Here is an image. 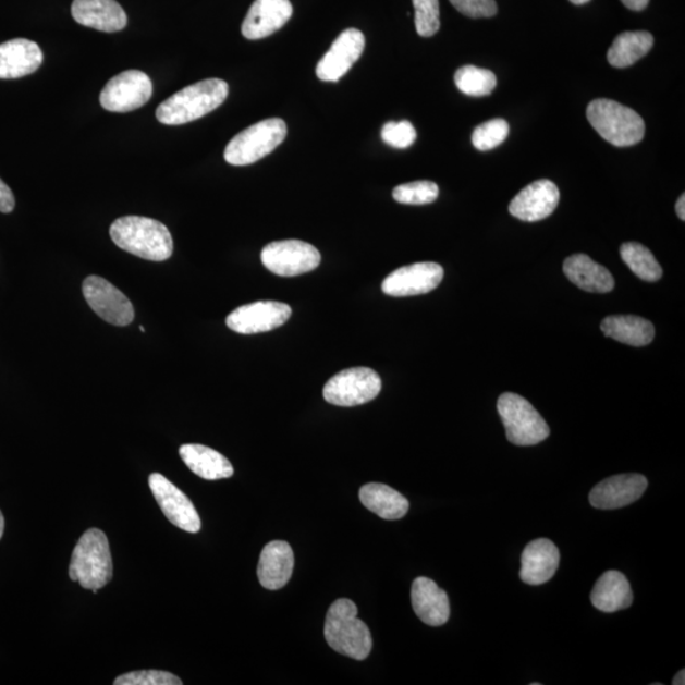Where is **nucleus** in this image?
Here are the masks:
<instances>
[{
    "mask_svg": "<svg viewBox=\"0 0 685 685\" xmlns=\"http://www.w3.org/2000/svg\"><path fill=\"white\" fill-rule=\"evenodd\" d=\"M110 235L115 245L138 258L164 261L172 257L171 231L160 221L142 217H125L113 221Z\"/></svg>",
    "mask_w": 685,
    "mask_h": 685,
    "instance_id": "f257e3e1",
    "label": "nucleus"
},
{
    "mask_svg": "<svg viewBox=\"0 0 685 685\" xmlns=\"http://www.w3.org/2000/svg\"><path fill=\"white\" fill-rule=\"evenodd\" d=\"M228 96L225 81L212 78L198 82L166 99L157 109V119L169 126L184 125L217 110Z\"/></svg>",
    "mask_w": 685,
    "mask_h": 685,
    "instance_id": "f03ea898",
    "label": "nucleus"
},
{
    "mask_svg": "<svg viewBox=\"0 0 685 685\" xmlns=\"http://www.w3.org/2000/svg\"><path fill=\"white\" fill-rule=\"evenodd\" d=\"M325 635L330 648L354 660L367 659L372 650L371 631L358 619V608L351 599H338L330 606Z\"/></svg>",
    "mask_w": 685,
    "mask_h": 685,
    "instance_id": "7ed1b4c3",
    "label": "nucleus"
},
{
    "mask_svg": "<svg viewBox=\"0 0 685 685\" xmlns=\"http://www.w3.org/2000/svg\"><path fill=\"white\" fill-rule=\"evenodd\" d=\"M113 564L109 538L91 528L81 537L73 551L69 577L84 589H101L112 579Z\"/></svg>",
    "mask_w": 685,
    "mask_h": 685,
    "instance_id": "20e7f679",
    "label": "nucleus"
},
{
    "mask_svg": "<svg viewBox=\"0 0 685 685\" xmlns=\"http://www.w3.org/2000/svg\"><path fill=\"white\" fill-rule=\"evenodd\" d=\"M587 118L592 129L606 142L619 148L636 145L643 142L645 136V122L641 115L611 99L592 101L588 106Z\"/></svg>",
    "mask_w": 685,
    "mask_h": 685,
    "instance_id": "39448f33",
    "label": "nucleus"
},
{
    "mask_svg": "<svg viewBox=\"0 0 685 685\" xmlns=\"http://www.w3.org/2000/svg\"><path fill=\"white\" fill-rule=\"evenodd\" d=\"M286 136L288 125L282 119L260 121L233 137L227 146L225 160L235 167L256 163L279 148Z\"/></svg>",
    "mask_w": 685,
    "mask_h": 685,
    "instance_id": "423d86ee",
    "label": "nucleus"
},
{
    "mask_svg": "<svg viewBox=\"0 0 685 685\" xmlns=\"http://www.w3.org/2000/svg\"><path fill=\"white\" fill-rule=\"evenodd\" d=\"M506 440L517 445H535L548 440L550 428L534 405L525 397L505 392L498 400Z\"/></svg>",
    "mask_w": 685,
    "mask_h": 685,
    "instance_id": "0eeeda50",
    "label": "nucleus"
},
{
    "mask_svg": "<svg viewBox=\"0 0 685 685\" xmlns=\"http://www.w3.org/2000/svg\"><path fill=\"white\" fill-rule=\"evenodd\" d=\"M381 387L380 376L374 369L356 367L332 377L322 394L329 404L351 407L372 402L379 396Z\"/></svg>",
    "mask_w": 685,
    "mask_h": 685,
    "instance_id": "6e6552de",
    "label": "nucleus"
},
{
    "mask_svg": "<svg viewBox=\"0 0 685 685\" xmlns=\"http://www.w3.org/2000/svg\"><path fill=\"white\" fill-rule=\"evenodd\" d=\"M260 258L268 271L282 277L311 272L321 261L320 253L315 246L295 238L266 245Z\"/></svg>",
    "mask_w": 685,
    "mask_h": 685,
    "instance_id": "1a4fd4ad",
    "label": "nucleus"
},
{
    "mask_svg": "<svg viewBox=\"0 0 685 685\" xmlns=\"http://www.w3.org/2000/svg\"><path fill=\"white\" fill-rule=\"evenodd\" d=\"M83 295L90 309L112 326L126 327L135 318L134 306L130 299L102 277H87L83 282Z\"/></svg>",
    "mask_w": 685,
    "mask_h": 685,
    "instance_id": "9d476101",
    "label": "nucleus"
},
{
    "mask_svg": "<svg viewBox=\"0 0 685 685\" xmlns=\"http://www.w3.org/2000/svg\"><path fill=\"white\" fill-rule=\"evenodd\" d=\"M151 95L149 76L140 71H127L106 84L99 102L107 111L125 113L140 109L149 102Z\"/></svg>",
    "mask_w": 685,
    "mask_h": 685,
    "instance_id": "9b49d317",
    "label": "nucleus"
},
{
    "mask_svg": "<svg viewBox=\"0 0 685 685\" xmlns=\"http://www.w3.org/2000/svg\"><path fill=\"white\" fill-rule=\"evenodd\" d=\"M149 487L160 510L175 527L189 534H197L201 529V518L194 503L182 490L160 474H151Z\"/></svg>",
    "mask_w": 685,
    "mask_h": 685,
    "instance_id": "f8f14e48",
    "label": "nucleus"
},
{
    "mask_svg": "<svg viewBox=\"0 0 685 685\" xmlns=\"http://www.w3.org/2000/svg\"><path fill=\"white\" fill-rule=\"evenodd\" d=\"M288 304L277 302H257L237 307L229 314L227 326L238 334H258L280 328L291 317Z\"/></svg>",
    "mask_w": 685,
    "mask_h": 685,
    "instance_id": "ddd939ff",
    "label": "nucleus"
},
{
    "mask_svg": "<svg viewBox=\"0 0 685 685\" xmlns=\"http://www.w3.org/2000/svg\"><path fill=\"white\" fill-rule=\"evenodd\" d=\"M443 276L440 265L421 261L390 273L382 282V291L394 297L425 295L440 286Z\"/></svg>",
    "mask_w": 685,
    "mask_h": 685,
    "instance_id": "4468645a",
    "label": "nucleus"
},
{
    "mask_svg": "<svg viewBox=\"0 0 685 685\" xmlns=\"http://www.w3.org/2000/svg\"><path fill=\"white\" fill-rule=\"evenodd\" d=\"M365 45V35L359 29H345L319 61L318 78L322 82H338L343 78L364 53Z\"/></svg>",
    "mask_w": 685,
    "mask_h": 685,
    "instance_id": "2eb2a0df",
    "label": "nucleus"
},
{
    "mask_svg": "<svg viewBox=\"0 0 685 685\" xmlns=\"http://www.w3.org/2000/svg\"><path fill=\"white\" fill-rule=\"evenodd\" d=\"M648 488V479L640 474H623L608 477L590 491L589 502L597 510H619L637 502Z\"/></svg>",
    "mask_w": 685,
    "mask_h": 685,
    "instance_id": "dca6fc26",
    "label": "nucleus"
},
{
    "mask_svg": "<svg viewBox=\"0 0 685 685\" xmlns=\"http://www.w3.org/2000/svg\"><path fill=\"white\" fill-rule=\"evenodd\" d=\"M559 203L560 191L556 184L549 180H540L530 183L513 198L510 212L518 220L536 222L551 217Z\"/></svg>",
    "mask_w": 685,
    "mask_h": 685,
    "instance_id": "f3484780",
    "label": "nucleus"
},
{
    "mask_svg": "<svg viewBox=\"0 0 685 685\" xmlns=\"http://www.w3.org/2000/svg\"><path fill=\"white\" fill-rule=\"evenodd\" d=\"M294 7L290 0H256L242 25L248 40H260L281 29L292 17Z\"/></svg>",
    "mask_w": 685,
    "mask_h": 685,
    "instance_id": "a211bd4d",
    "label": "nucleus"
},
{
    "mask_svg": "<svg viewBox=\"0 0 685 685\" xmlns=\"http://www.w3.org/2000/svg\"><path fill=\"white\" fill-rule=\"evenodd\" d=\"M412 604L415 614L428 626H443L450 619L451 608L448 592L428 577L420 576L414 580Z\"/></svg>",
    "mask_w": 685,
    "mask_h": 685,
    "instance_id": "6ab92c4d",
    "label": "nucleus"
},
{
    "mask_svg": "<svg viewBox=\"0 0 685 685\" xmlns=\"http://www.w3.org/2000/svg\"><path fill=\"white\" fill-rule=\"evenodd\" d=\"M521 563V579L528 585H541L555 576L560 552L556 545L548 538H538L526 546Z\"/></svg>",
    "mask_w": 685,
    "mask_h": 685,
    "instance_id": "aec40b11",
    "label": "nucleus"
},
{
    "mask_svg": "<svg viewBox=\"0 0 685 685\" xmlns=\"http://www.w3.org/2000/svg\"><path fill=\"white\" fill-rule=\"evenodd\" d=\"M73 19L82 26L119 33L127 25V15L115 0H74Z\"/></svg>",
    "mask_w": 685,
    "mask_h": 685,
    "instance_id": "412c9836",
    "label": "nucleus"
},
{
    "mask_svg": "<svg viewBox=\"0 0 685 685\" xmlns=\"http://www.w3.org/2000/svg\"><path fill=\"white\" fill-rule=\"evenodd\" d=\"M44 53L34 41L26 38L0 44V79H19L38 71Z\"/></svg>",
    "mask_w": 685,
    "mask_h": 685,
    "instance_id": "4be33fe9",
    "label": "nucleus"
},
{
    "mask_svg": "<svg viewBox=\"0 0 685 685\" xmlns=\"http://www.w3.org/2000/svg\"><path fill=\"white\" fill-rule=\"evenodd\" d=\"M295 556L286 541H272L260 553L258 579L261 587L279 590L286 585L294 573Z\"/></svg>",
    "mask_w": 685,
    "mask_h": 685,
    "instance_id": "5701e85b",
    "label": "nucleus"
},
{
    "mask_svg": "<svg viewBox=\"0 0 685 685\" xmlns=\"http://www.w3.org/2000/svg\"><path fill=\"white\" fill-rule=\"evenodd\" d=\"M564 273L575 286L591 292L607 294L614 289V279L610 271L585 254H575L564 261Z\"/></svg>",
    "mask_w": 685,
    "mask_h": 685,
    "instance_id": "b1692460",
    "label": "nucleus"
},
{
    "mask_svg": "<svg viewBox=\"0 0 685 685\" xmlns=\"http://www.w3.org/2000/svg\"><path fill=\"white\" fill-rule=\"evenodd\" d=\"M590 600L597 610L613 613L633 604L634 595L627 577L620 572L610 571L599 577Z\"/></svg>",
    "mask_w": 685,
    "mask_h": 685,
    "instance_id": "393cba45",
    "label": "nucleus"
},
{
    "mask_svg": "<svg viewBox=\"0 0 685 685\" xmlns=\"http://www.w3.org/2000/svg\"><path fill=\"white\" fill-rule=\"evenodd\" d=\"M180 455L192 473L205 480L229 479L234 467L220 452L203 444H183Z\"/></svg>",
    "mask_w": 685,
    "mask_h": 685,
    "instance_id": "a878e982",
    "label": "nucleus"
},
{
    "mask_svg": "<svg viewBox=\"0 0 685 685\" xmlns=\"http://www.w3.org/2000/svg\"><path fill=\"white\" fill-rule=\"evenodd\" d=\"M359 500L368 511L387 521H397L409 512V502L388 485L371 482L359 490Z\"/></svg>",
    "mask_w": 685,
    "mask_h": 685,
    "instance_id": "bb28decb",
    "label": "nucleus"
},
{
    "mask_svg": "<svg viewBox=\"0 0 685 685\" xmlns=\"http://www.w3.org/2000/svg\"><path fill=\"white\" fill-rule=\"evenodd\" d=\"M600 329L606 337L633 346L649 345L656 337V329L651 322L634 315L608 317L600 325Z\"/></svg>",
    "mask_w": 685,
    "mask_h": 685,
    "instance_id": "cd10ccee",
    "label": "nucleus"
},
{
    "mask_svg": "<svg viewBox=\"0 0 685 685\" xmlns=\"http://www.w3.org/2000/svg\"><path fill=\"white\" fill-rule=\"evenodd\" d=\"M652 45V35L645 33V30L623 33L614 38L610 50H608V63L620 69L634 65L638 60L648 56Z\"/></svg>",
    "mask_w": 685,
    "mask_h": 685,
    "instance_id": "c85d7f7f",
    "label": "nucleus"
},
{
    "mask_svg": "<svg viewBox=\"0 0 685 685\" xmlns=\"http://www.w3.org/2000/svg\"><path fill=\"white\" fill-rule=\"evenodd\" d=\"M621 257L638 279L657 282L663 277V268L653 254L640 243H625L621 246Z\"/></svg>",
    "mask_w": 685,
    "mask_h": 685,
    "instance_id": "c756f323",
    "label": "nucleus"
},
{
    "mask_svg": "<svg viewBox=\"0 0 685 685\" xmlns=\"http://www.w3.org/2000/svg\"><path fill=\"white\" fill-rule=\"evenodd\" d=\"M455 83L462 94L469 97H487L497 87V76L488 69L465 65L455 74Z\"/></svg>",
    "mask_w": 685,
    "mask_h": 685,
    "instance_id": "7c9ffc66",
    "label": "nucleus"
},
{
    "mask_svg": "<svg viewBox=\"0 0 685 685\" xmlns=\"http://www.w3.org/2000/svg\"><path fill=\"white\" fill-rule=\"evenodd\" d=\"M440 195V188H438L435 182L430 181H417L412 183L402 184L392 191V197L395 201L404 205H428L436 201Z\"/></svg>",
    "mask_w": 685,
    "mask_h": 685,
    "instance_id": "2f4dec72",
    "label": "nucleus"
},
{
    "mask_svg": "<svg viewBox=\"0 0 685 685\" xmlns=\"http://www.w3.org/2000/svg\"><path fill=\"white\" fill-rule=\"evenodd\" d=\"M510 135V125L503 119H494L477 126L473 133V145L477 150L488 151L502 145Z\"/></svg>",
    "mask_w": 685,
    "mask_h": 685,
    "instance_id": "473e14b6",
    "label": "nucleus"
},
{
    "mask_svg": "<svg viewBox=\"0 0 685 685\" xmlns=\"http://www.w3.org/2000/svg\"><path fill=\"white\" fill-rule=\"evenodd\" d=\"M415 28L421 37L435 36L441 27L440 0H413Z\"/></svg>",
    "mask_w": 685,
    "mask_h": 685,
    "instance_id": "72a5a7b5",
    "label": "nucleus"
},
{
    "mask_svg": "<svg viewBox=\"0 0 685 685\" xmlns=\"http://www.w3.org/2000/svg\"><path fill=\"white\" fill-rule=\"evenodd\" d=\"M383 143L396 149H406L417 140V131L409 121L388 122L381 130Z\"/></svg>",
    "mask_w": 685,
    "mask_h": 685,
    "instance_id": "f704fd0d",
    "label": "nucleus"
},
{
    "mask_svg": "<svg viewBox=\"0 0 685 685\" xmlns=\"http://www.w3.org/2000/svg\"><path fill=\"white\" fill-rule=\"evenodd\" d=\"M179 676L161 671H140L120 675L114 685H182Z\"/></svg>",
    "mask_w": 685,
    "mask_h": 685,
    "instance_id": "c9c22d12",
    "label": "nucleus"
},
{
    "mask_svg": "<svg viewBox=\"0 0 685 685\" xmlns=\"http://www.w3.org/2000/svg\"><path fill=\"white\" fill-rule=\"evenodd\" d=\"M450 2L469 19H490L498 12L496 0H450Z\"/></svg>",
    "mask_w": 685,
    "mask_h": 685,
    "instance_id": "e433bc0d",
    "label": "nucleus"
},
{
    "mask_svg": "<svg viewBox=\"0 0 685 685\" xmlns=\"http://www.w3.org/2000/svg\"><path fill=\"white\" fill-rule=\"evenodd\" d=\"M15 198L13 192L0 180V212L10 213L14 210Z\"/></svg>",
    "mask_w": 685,
    "mask_h": 685,
    "instance_id": "4c0bfd02",
    "label": "nucleus"
},
{
    "mask_svg": "<svg viewBox=\"0 0 685 685\" xmlns=\"http://www.w3.org/2000/svg\"><path fill=\"white\" fill-rule=\"evenodd\" d=\"M623 4H625L628 10L640 12L644 11L646 7H648L650 0H621Z\"/></svg>",
    "mask_w": 685,
    "mask_h": 685,
    "instance_id": "58836bf2",
    "label": "nucleus"
},
{
    "mask_svg": "<svg viewBox=\"0 0 685 685\" xmlns=\"http://www.w3.org/2000/svg\"><path fill=\"white\" fill-rule=\"evenodd\" d=\"M675 210H676V215H678V218L682 221H684L685 220V196L684 195H682L678 199V203H676Z\"/></svg>",
    "mask_w": 685,
    "mask_h": 685,
    "instance_id": "ea45409f",
    "label": "nucleus"
},
{
    "mask_svg": "<svg viewBox=\"0 0 685 685\" xmlns=\"http://www.w3.org/2000/svg\"><path fill=\"white\" fill-rule=\"evenodd\" d=\"M674 685H684L685 684V672L684 669H682V671L675 675V678L673 681Z\"/></svg>",
    "mask_w": 685,
    "mask_h": 685,
    "instance_id": "a19ab883",
    "label": "nucleus"
},
{
    "mask_svg": "<svg viewBox=\"0 0 685 685\" xmlns=\"http://www.w3.org/2000/svg\"><path fill=\"white\" fill-rule=\"evenodd\" d=\"M4 526H5L4 517H3L2 512H0V538L3 537Z\"/></svg>",
    "mask_w": 685,
    "mask_h": 685,
    "instance_id": "79ce46f5",
    "label": "nucleus"
},
{
    "mask_svg": "<svg viewBox=\"0 0 685 685\" xmlns=\"http://www.w3.org/2000/svg\"><path fill=\"white\" fill-rule=\"evenodd\" d=\"M571 2L576 5H583L585 3L590 2V0H571Z\"/></svg>",
    "mask_w": 685,
    "mask_h": 685,
    "instance_id": "37998d69",
    "label": "nucleus"
}]
</instances>
